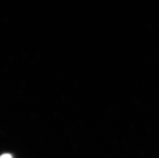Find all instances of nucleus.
<instances>
[{"label": "nucleus", "instance_id": "f257e3e1", "mask_svg": "<svg viewBox=\"0 0 159 158\" xmlns=\"http://www.w3.org/2000/svg\"><path fill=\"white\" fill-rule=\"evenodd\" d=\"M0 158H12V156L10 154H3L0 156Z\"/></svg>", "mask_w": 159, "mask_h": 158}]
</instances>
